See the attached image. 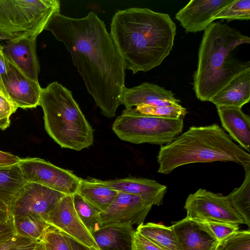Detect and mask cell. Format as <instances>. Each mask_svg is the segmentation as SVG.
<instances>
[{
    "label": "cell",
    "instance_id": "cell-1",
    "mask_svg": "<svg viewBox=\"0 0 250 250\" xmlns=\"http://www.w3.org/2000/svg\"><path fill=\"white\" fill-rule=\"evenodd\" d=\"M44 30L64 44L102 114L114 117L122 104L125 69L104 22L92 11L81 18L59 12L52 16Z\"/></svg>",
    "mask_w": 250,
    "mask_h": 250
},
{
    "label": "cell",
    "instance_id": "cell-2",
    "mask_svg": "<svg viewBox=\"0 0 250 250\" xmlns=\"http://www.w3.org/2000/svg\"><path fill=\"white\" fill-rule=\"evenodd\" d=\"M176 31L168 14L131 7L115 13L110 34L125 69L135 74L162 63L172 49Z\"/></svg>",
    "mask_w": 250,
    "mask_h": 250
},
{
    "label": "cell",
    "instance_id": "cell-3",
    "mask_svg": "<svg viewBox=\"0 0 250 250\" xmlns=\"http://www.w3.org/2000/svg\"><path fill=\"white\" fill-rule=\"evenodd\" d=\"M250 43V38L226 24L211 23L205 30L199 48L193 89L198 99L208 101L234 76L250 68V62L234 59L230 52Z\"/></svg>",
    "mask_w": 250,
    "mask_h": 250
},
{
    "label": "cell",
    "instance_id": "cell-4",
    "mask_svg": "<svg viewBox=\"0 0 250 250\" xmlns=\"http://www.w3.org/2000/svg\"><path fill=\"white\" fill-rule=\"evenodd\" d=\"M157 161V172L168 174L188 164L216 161L232 162L244 169L250 168V154L217 124L190 127L171 143L162 146Z\"/></svg>",
    "mask_w": 250,
    "mask_h": 250
},
{
    "label": "cell",
    "instance_id": "cell-5",
    "mask_svg": "<svg viewBox=\"0 0 250 250\" xmlns=\"http://www.w3.org/2000/svg\"><path fill=\"white\" fill-rule=\"evenodd\" d=\"M45 129L62 148L80 151L93 143V129L70 90L57 82L42 88Z\"/></svg>",
    "mask_w": 250,
    "mask_h": 250
},
{
    "label": "cell",
    "instance_id": "cell-6",
    "mask_svg": "<svg viewBox=\"0 0 250 250\" xmlns=\"http://www.w3.org/2000/svg\"><path fill=\"white\" fill-rule=\"evenodd\" d=\"M60 6L58 0H0V38L38 37Z\"/></svg>",
    "mask_w": 250,
    "mask_h": 250
},
{
    "label": "cell",
    "instance_id": "cell-7",
    "mask_svg": "<svg viewBox=\"0 0 250 250\" xmlns=\"http://www.w3.org/2000/svg\"><path fill=\"white\" fill-rule=\"evenodd\" d=\"M183 127L184 119L151 116L129 108L125 109L116 118L112 128L122 141L162 146L171 143L179 135Z\"/></svg>",
    "mask_w": 250,
    "mask_h": 250
},
{
    "label": "cell",
    "instance_id": "cell-8",
    "mask_svg": "<svg viewBox=\"0 0 250 250\" xmlns=\"http://www.w3.org/2000/svg\"><path fill=\"white\" fill-rule=\"evenodd\" d=\"M184 208L187 216L204 222H217L239 225L242 218L232 207L228 196L199 188L190 194Z\"/></svg>",
    "mask_w": 250,
    "mask_h": 250
},
{
    "label": "cell",
    "instance_id": "cell-9",
    "mask_svg": "<svg viewBox=\"0 0 250 250\" xmlns=\"http://www.w3.org/2000/svg\"><path fill=\"white\" fill-rule=\"evenodd\" d=\"M18 166L27 182L40 184L65 195L76 193L82 180L73 171L40 158H20Z\"/></svg>",
    "mask_w": 250,
    "mask_h": 250
},
{
    "label": "cell",
    "instance_id": "cell-10",
    "mask_svg": "<svg viewBox=\"0 0 250 250\" xmlns=\"http://www.w3.org/2000/svg\"><path fill=\"white\" fill-rule=\"evenodd\" d=\"M46 222L63 235L90 250H100L92 234L78 215L73 205V195H65L49 213Z\"/></svg>",
    "mask_w": 250,
    "mask_h": 250
},
{
    "label": "cell",
    "instance_id": "cell-11",
    "mask_svg": "<svg viewBox=\"0 0 250 250\" xmlns=\"http://www.w3.org/2000/svg\"><path fill=\"white\" fill-rule=\"evenodd\" d=\"M65 195L40 184L26 182L10 208L11 215L32 214L46 221L49 213Z\"/></svg>",
    "mask_w": 250,
    "mask_h": 250
},
{
    "label": "cell",
    "instance_id": "cell-12",
    "mask_svg": "<svg viewBox=\"0 0 250 250\" xmlns=\"http://www.w3.org/2000/svg\"><path fill=\"white\" fill-rule=\"evenodd\" d=\"M152 205L142 196L118 192L105 211L100 212L101 228L114 225H140L143 224Z\"/></svg>",
    "mask_w": 250,
    "mask_h": 250
},
{
    "label": "cell",
    "instance_id": "cell-13",
    "mask_svg": "<svg viewBox=\"0 0 250 250\" xmlns=\"http://www.w3.org/2000/svg\"><path fill=\"white\" fill-rule=\"evenodd\" d=\"M4 61L6 74L2 82L10 100L17 108H31L39 105L42 88L39 82L27 76L5 54Z\"/></svg>",
    "mask_w": 250,
    "mask_h": 250
},
{
    "label": "cell",
    "instance_id": "cell-14",
    "mask_svg": "<svg viewBox=\"0 0 250 250\" xmlns=\"http://www.w3.org/2000/svg\"><path fill=\"white\" fill-rule=\"evenodd\" d=\"M233 0H191L175 15L186 33L204 31L216 15Z\"/></svg>",
    "mask_w": 250,
    "mask_h": 250
},
{
    "label": "cell",
    "instance_id": "cell-15",
    "mask_svg": "<svg viewBox=\"0 0 250 250\" xmlns=\"http://www.w3.org/2000/svg\"><path fill=\"white\" fill-rule=\"evenodd\" d=\"M172 227L181 250H216L220 242L206 223L187 217Z\"/></svg>",
    "mask_w": 250,
    "mask_h": 250
},
{
    "label": "cell",
    "instance_id": "cell-16",
    "mask_svg": "<svg viewBox=\"0 0 250 250\" xmlns=\"http://www.w3.org/2000/svg\"><path fill=\"white\" fill-rule=\"evenodd\" d=\"M180 103V101L171 90L146 82L131 88L125 86L121 96V104L125 108H133L140 104L162 106Z\"/></svg>",
    "mask_w": 250,
    "mask_h": 250
},
{
    "label": "cell",
    "instance_id": "cell-17",
    "mask_svg": "<svg viewBox=\"0 0 250 250\" xmlns=\"http://www.w3.org/2000/svg\"><path fill=\"white\" fill-rule=\"evenodd\" d=\"M100 181L118 192L140 195L152 206L162 205L167 190L166 186L146 178L127 177Z\"/></svg>",
    "mask_w": 250,
    "mask_h": 250
},
{
    "label": "cell",
    "instance_id": "cell-18",
    "mask_svg": "<svg viewBox=\"0 0 250 250\" xmlns=\"http://www.w3.org/2000/svg\"><path fill=\"white\" fill-rule=\"evenodd\" d=\"M37 36L7 41L3 47L4 54L29 78L38 81L40 71L36 51Z\"/></svg>",
    "mask_w": 250,
    "mask_h": 250
},
{
    "label": "cell",
    "instance_id": "cell-19",
    "mask_svg": "<svg viewBox=\"0 0 250 250\" xmlns=\"http://www.w3.org/2000/svg\"><path fill=\"white\" fill-rule=\"evenodd\" d=\"M250 100V68L234 76L209 99L216 107L241 108Z\"/></svg>",
    "mask_w": 250,
    "mask_h": 250
},
{
    "label": "cell",
    "instance_id": "cell-20",
    "mask_svg": "<svg viewBox=\"0 0 250 250\" xmlns=\"http://www.w3.org/2000/svg\"><path fill=\"white\" fill-rule=\"evenodd\" d=\"M217 113L223 127L230 138L245 150L250 152V118L241 108L218 106Z\"/></svg>",
    "mask_w": 250,
    "mask_h": 250
},
{
    "label": "cell",
    "instance_id": "cell-21",
    "mask_svg": "<svg viewBox=\"0 0 250 250\" xmlns=\"http://www.w3.org/2000/svg\"><path fill=\"white\" fill-rule=\"evenodd\" d=\"M135 231L132 226H108L93 236L100 250H131Z\"/></svg>",
    "mask_w": 250,
    "mask_h": 250
},
{
    "label": "cell",
    "instance_id": "cell-22",
    "mask_svg": "<svg viewBox=\"0 0 250 250\" xmlns=\"http://www.w3.org/2000/svg\"><path fill=\"white\" fill-rule=\"evenodd\" d=\"M77 192L102 212L112 204L118 191L102 184L100 179L89 178L82 179Z\"/></svg>",
    "mask_w": 250,
    "mask_h": 250
},
{
    "label": "cell",
    "instance_id": "cell-23",
    "mask_svg": "<svg viewBox=\"0 0 250 250\" xmlns=\"http://www.w3.org/2000/svg\"><path fill=\"white\" fill-rule=\"evenodd\" d=\"M26 182L18 164L0 167V202L10 209Z\"/></svg>",
    "mask_w": 250,
    "mask_h": 250
},
{
    "label": "cell",
    "instance_id": "cell-24",
    "mask_svg": "<svg viewBox=\"0 0 250 250\" xmlns=\"http://www.w3.org/2000/svg\"><path fill=\"white\" fill-rule=\"evenodd\" d=\"M136 231L163 250H181L178 238L171 226L148 223L139 225Z\"/></svg>",
    "mask_w": 250,
    "mask_h": 250
},
{
    "label": "cell",
    "instance_id": "cell-25",
    "mask_svg": "<svg viewBox=\"0 0 250 250\" xmlns=\"http://www.w3.org/2000/svg\"><path fill=\"white\" fill-rule=\"evenodd\" d=\"M12 217L16 234L39 241L50 226L43 219L35 215L24 214Z\"/></svg>",
    "mask_w": 250,
    "mask_h": 250
},
{
    "label": "cell",
    "instance_id": "cell-26",
    "mask_svg": "<svg viewBox=\"0 0 250 250\" xmlns=\"http://www.w3.org/2000/svg\"><path fill=\"white\" fill-rule=\"evenodd\" d=\"M245 176L242 184L228 195L235 211L250 228V168L245 169Z\"/></svg>",
    "mask_w": 250,
    "mask_h": 250
},
{
    "label": "cell",
    "instance_id": "cell-27",
    "mask_svg": "<svg viewBox=\"0 0 250 250\" xmlns=\"http://www.w3.org/2000/svg\"><path fill=\"white\" fill-rule=\"evenodd\" d=\"M73 201L78 215L93 235L101 228L100 212L77 192L73 195Z\"/></svg>",
    "mask_w": 250,
    "mask_h": 250
},
{
    "label": "cell",
    "instance_id": "cell-28",
    "mask_svg": "<svg viewBox=\"0 0 250 250\" xmlns=\"http://www.w3.org/2000/svg\"><path fill=\"white\" fill-rule=\"evenodd\" d=\"M135 107V109L143 114L161 118L184 119L188 113L187 109L180 104L162 106L140 104Z\"/></svg>",
    "mask_w": 250,
    "mask_h": 250
},
{
    "label": "cell",
    "instance_id": "cell-29",
    "mask_svg": "<svg viewBox=\"0 0 250 250\" xmlns=\"http://www.w3.org/2000/svg\"><path fill=\"white\" fill-rule=\"evenodd\" d=\"M222 19L228 21L250 19V0H233L216 15L215 20Z\"/></svg>",
    "mask_w": 250,
    "mask_h": 250
},
{
    "label": "cell",
    "instance_id": "cell-30",
    "mask_svg": "<svg viewBox=\"0 0 250 250\" xmlns=\"http://www.w3.org/2000/svg\"><path fill=\"white\" fill-rule=\"evenodd\" d=\"M221 250H250V231L238 230L220 242Z\"/></svg>",
    "mask_w": 250,
    "mask_h": 250
},
{
    "label": "cell",
    "instance_id": "cell-31",
    "mask_svg": "<svg viewBox=\"0 0 250 250\" xmlns=\"http://www.w3.org/2000/svg\"><path fill=\"white\" fill-rule=\"evenodd\" d=\"M44 250H69L64 236L49 226L40 241Z\"/></svg>",
    "mask_w": 250,
    "mask_h": 250
},
{
    "label": "cell",
    "instance_id": "cell-32",
    "mask_svg": "<svg viewBox=\"0 0 250 250\" xmlns=\"http://www.w3.org/2000/svg\"><path fill=\"white\" fill-rule=\"evenodd\" d=\"M17 107L3 94L0 92V128L4 130L10 125V117Z\"/></svg>",
    "mask_w": 250,
    "mask_h": 250
},
{
    "label": "cell",
    "instance_id": "cell-33",
    "mask_svg": "<svg viewBox=\"0 0 250 250\" xmlns=\"http://www.w3.org/2000/svg\"><path fill=\"white\" fill-rule=\"evenodd\" d=\"M206 223L220 242L229 235L239 230V229L238 225L217 222H207Z\"/></svg>",
    "mask_w": 250,
    "mask_h": 250
},
{
    "label": "cell",
    "instance_id": "cell-34",
    "mask_svg": "<svg viewBox=\"0 0 250 250\" xmlns=\"http://www.w3.org/2000/svg\"><path fill=\"white\" fill-rule=\"evenodd\" d=\"M38 240L22 237L17 234L0 245V250H18Z\"/></svg>",
    "mask_w": 250,
    "mask_h": 250
},
{
    "label": "cell",
    "instance_id": "cell-35",
    "mask_svg": "<svg viewBox=\"0 0 250 250\" xmlns=\"http://www.w3.org/2000/svg\"><path fill=\"white\" fill-rule=\"evenodd\" d=\"M131 250H163L150 240L135 230Z\"/></svg>",
    "mask_w": 250,
    "mask_h": 250
},
{
    "label": "cell",
    "instance_id": "cell-36",
    "mask_svg": "<svg viewBox=\"0 0 250 250\" xmlns=\"http://www.w3.org/2000/svg\"><path fill=\"white\" fill-rule=\"evenodd\" d=\"M16 234L12 217L7 221L0 223V245Z\"/></svg>",
    "mask_w": 250,
    "mask_h": 250
},
{
    "label": "cell",
    "instance_id": "cell-37",
    "mask_svg": "<svg viewBox=\"0 0 250 250\" xmlns=\"http://www.w3.org/2000/svg\"><path fill=\"white\" fill-rule=\"evenodd\" d=\"M20 160L16 155L0 150V167L17 165Z\"/></svg>",
    "mask_w": 250,
    "mask_h": 250
},
{
    "label": "cell",
    "instance_id": "cell-38",
    "mask_svg": "<svg viewBox=\"0 0 250 250\" xmlns=\"http://www.w3.org/2000/svg\"><path fill=\"white\" fill-rule=\"evenodd\" d=\"M5 74L6 66L4 61L3 47L0 44V92L3 94L6 98L9 99L7 94L4 89L2 82L3 77L5 75Z\"/></svg>",
    "mask_w": 250,
    "mask_h": 250
},
{
    "label": "cell",
    "instance_id": "cell-39",
    "mask_svg": "<svg viewBox=\"0 0 250 250\" xmlns=\"http://www.w3.org/2000/svg\"><path fill=\"white\" fill-rule=\"evenodd\" d=\"M11 217L12 215L9 208L0 202V223L7 221Z\"/></svg>",
    "mask_w": 250,
    "mask_h": 250
},
{
    "label": "cell",
    "instance_id": "cell-40",
    "mask_svg": "<svg viewBox=\"0 0 250 250\" xmlns=\"http://www.w3.org/2000/svg\"><path fill=\"white\" fill-rule=\"evenodd\" d=\"M64 236L68 246L69 250H90L73 239L66 236Z\"/></svg>",
    "mask_w": 250,
    "mask_h": 250
},
{
    "label": "cell",
    "instance_id": "cell-41",
    "mask_svg": "<svg viewBox=\"0 0 250 250\" xmlns=\"http://www.w3.org/2000/svg\"><path fill=\"white\" fill-rule=\"evenodd\" d=\"M40 241H36L31 244H30L24 248L18 250H34Z\"/></svg>",
    "mask_w": 250,
    "mask_h": 250
},
{
    "label": "cell",
    "instance_id": "cell-42",
    "mask_svg": "<svg viewBox=\"0 0 250 250\" xmlns=\"http://www.w3.org/2000/svg\"><path fill=\"white\" fill-rule=\"evenodd\" d=\"M34 250H44L40 242H39V244Z\"/></svg>",
    "mask_w": 250,
    "mask_h": 250
},
{
    "label": "cell",
    "instance_id": "cell-43",
    "mask_svg": "<svg viewBox=\"0 0 250 250\" xmlns=\"http://www.w3.org/2000/svg\"><path fill=\"white\" fill-rule=\"evenodd\" d=\"M216 250H221V248L220 247V246L219 245V246L218 247L217 249H216Z\"/></svg>",
    "mask_w": 250,
    "mask_h": 250
},
{
    "label": "cell",
    "instance_id": "cell-44",
    "mask_svg": "<svg viewBox=\"0 0 250 250\" xmlns=\"http://www.w3.org/2000/svg\"><path fill=\"white\" fill-rule=\"evenodd\" d=\"M0 40H2V39L0 38Z\"/></svg>",
    "mask_w": 250,
    "mask_h": 250
}]
</instances>
